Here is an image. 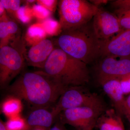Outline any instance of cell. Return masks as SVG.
<instances>
[{
    "mask_svg": "<svg viewBox=\"0 0 130 130\" xmlns=\"http://www.w3.org/2000/svg\"><path fill=\"white\" fill-rule=\"evenodd\" d=\"M67 88L42 71L24 73L8 89L17 98L24 100L37 109L53 104Z\"/></svg>",
    "mask_w": 130,
    "mask_h": 130,
    "instance_id": "1",
    "label": "cell"
},
{
    "mask_svg": "<svg viewBox=\"0 0 130 130\" xmlns=\"http://www.w3.org/2000/svg\"><path fill=\"white\" fill-rule=\"evenodd\" d=\"M54 43L65 53L87 65L101 57V42L89 23L62 31Z\"/></svg>",
    "mask_w": 130,
    "mask_h": 130,
    "instance_id": "2",
    "label": "cell"
},
{
    "mask_svg": "<svg viewBox=\"0 0 130 130\" xmlns=\"http://www.w3.org/2000/svg\"><path fill=\"white\" fill-rule=\"evenodd\" d=\"M43 70L67 88L85 86L90 79L87 64L57 47L48 59Z\"/></svg>",
    "mask_w": 130,
    "mask_h": 130,
    "instance_id": "3",
    "label": "cell"
},
{
    "mask_svg": "<svg viewBox=\"0 0 130 130\" xmlns=\"http://www.w3.org/2000/svg\"><path fill=\"white\" fill-rule=\"evenodd\" d=\"M58 5L61 31L89 23L99 8L85 0H61Z\"/></svg>",
    "mask_w": 130,
    "mask_h": 130,
    "instance_id": "4",
    "label": "cell"
},
{
    "mask_svg": "<svg viewBox=\"0 0 130 130\" xmlns=\"http://www.w3.org/2000/svg\"><path fill=\"white\" fill-rule=\"evenodd\" d=\"M16 40L14 45L0 48V85L5 88L18 75L24 64L26 53L24 42Z\"/></svg>",
    "mask_w": 130,
    "mask_h": 130,
    "instance_id": "5",
    "label": "cell"
},
{
    "mask_svg": "<svg viewBox=\"0 0 130 130\" xmlns=\"http://www.w3.org/2000/svg\"><path fill=\"white\" fill-rule=\"evenodd\" d=\"M108 109L105 102L65 110L61 113L60 121L76 128L77 130H93L96 122Z\"/></svg>",
    "mask_w": 130,
    "mask_h": 130,
    "instance_id": "6",
    "label": "cell"
},
{
    "mask_svg": "<svg viewBox=\"0 0 130 130\" xmlns=\"http://www.w3.org/2000/svg\"><path fill=\"white\" fill-rule=\"evenodd\" d=\"M104 102L101 96L91 93L84 86H71L63 92L51 112L55 118L67 109L95 105Z\"/></svg>",
    "mask_w": 130,
    "mask_h": 130,
    "instance_id": "7",
    "label": "cell"
},
{
    "mask_svg": "<svg viewBox=\"0 0 130 130\" xmlns=\"http://www.w3.org/2000/svg\"><path fill=\"white\" fill-rule=\"evenodd\" d=\"M101 59L94 68L96 78L100 85L130 74V57L108 55Z\"/></svg>",
    "mask_w": 130,
    "mask_h": 130,
    "instance_id": "8",
    "label": "cell"
},
{
    "mask_svg": "<svg viewBox=\"0 0 130 130\" xmlns=\"http://www.w3.org/2000/svg\"><path fill=\"white\" fill-rule=\"evenodd\" d=\"M95 34L101 42L107 41L122 30L118 16L99 7L93 19Z\"/></svg>",
    "mask_w": 130,
    "mask_h": 130,
    "instance_id": "9",
    "label": "cell"
},
{
    "mask_svg": "<svg viewBox=\"0 0 130 130\" xmlns=\"http://www.w3.org/2000/svg\"><path fill=\"white\" fill-rule=\"evenodd\" d=\"M101 57H130V30H124L111 39L101 42Z\"/></svg>",
    "mask_w": 130,
    "mask_h": 130,
    "instance_id": "10",
    "label": "cell"
},
{
    "mask_svg": "<svg viewBox=\"0 0 130 130\" xmlns=\"http://www.w3.org/2000/svg\"><path fill=\"white\" fill-rule=\"evenodd\" d=\"M54 45L53 41L45 39L32 46L25 54V58L28 64L43 69L48 59L54 50Z\"/></svg>",
    "mask_w": 130,
    "mask_h": 130,
    "instance_id": "11",
    "label": "cell"
},
{
    "mask_svg": "<svg viewBox=\"0 0 130 130\" xmlns=\"http://www.w3.org/2000/svg\"><path fill=\"white\" fill-rule=\"evenodd\" d=\"M104 92L111 99L117 113L123 116V107L125 98L118 79H111L105 82L101 85Z\"/></svg>",
    "mask_w": 130,
    "mask_h": 130,
    "instance_id": "12",
    "label": "cell"
},
{
    "mask_svg": "<svg viewBox=\"0 0 130 130\" xmlns=\"http://www.w3.org/2000/svg\"><path fill=\"white\" fill-rule=\"evenodd\" d=\"M95 127L99 130H125L121 117L114 109H108L98 120Z\"/></svg>",
    "mask_w": 130,
    "mask_h": 130,
    "instance_id": "13",
    "label": "cell"
},
{
    "mask_svg": "<svg viewBox=\"0 0 130 130\" xmlns=\"http://www.w3.org/2000/svg\"><path fill=\"white\" fill-rule=\"evenodd\" d=\"M54 118L52 112L45 108H37L31 113L26 122L30 129L46 130L52 126Z\"/></svg>",
    "mask_w": 130,
    "mask_h": 130,
    "instance_id": "14",
    "label": "cell"
},
{
    "mask_svg": "<svg viewBox=\"0 0 130 130\" xmlns=\"http://www.w3.org/2000/svg\"><path fill=\"white\" fill-rule=\"evenodd\" d=\"M19 26L17 21L8 19L5 14L1 17L0 41L1 47L8 45L9 41L19 32Z\"/></svg>",
    "mask_w": 130,
    "mask_h": 130,
    "instance_id": "15",
    "label": "cell"
},
{
    "mask_svg": "<svg viewBox=\"0 0 130 130\" xmlns=\"http://www.w3.org/2000/svg\"><path fill=\"white\" fill-rule=\"evenodd\" d=\"M21 100L17 98H11L5 101L3 104L2 111L9 118L18 116L22 109Z\"/></svg>",
    "mask_w": 130,
    "mask_h": 130,
    "instance_id": "16",
    "label": "cell"
},
{
    "mask_svg": "<svg viewBox=\"0 0 130 130\" xmlns=\"http://www.w3.org/2000/svg\"><path fill=\"white\" fill-rule=\"evenodd\" d=\"M21 1L19 0H1L0 4H2L3 7L9 13L12 19L20 22L18 18V12L20 8Z\"/></svg>",
    "mask_w": 130,
    "mask_h": 130,
    "instance_id": "17",
    "label": "cell"
},
{
    "mask_svg": "<svg viewBox=\"0 0 130 130\" xmlns=\"http://www.w3.org/2000/svg\"><path fill=\"white\" fill-rule=\"evenodd\" d=\"M7 130H29L30 129L27 122L19 116L9 118L5 123Z\"/></svg>",
    "mask_w": 130,
    "mask_h": 130,
    "instance_id": "18",
    "label": "cell"
},
{
    "mask_svg": "<svg viewBox=\"0 0 130 130\" xmlns=\"http://www.w3.org/2000/svg\"><path fill=\"white\" fill-rule=\"evenodd\" d=\"M46 33L42 25H34L28 28L27 35L29 41L31 39L32 41H37L43 39Z\"/></svg>",
    "mask_w": 130,
    "mask_h": 130,
    "instance_id": "19",
    "label": "cell"
},
{
    "mask_svg": "<svg viewBox=\"0 0 130 130\" xmlns=\"http://www.w3.org/2000/svg\"><path fill=\"white\" fill-rule=\"evenodd\" d=\"M115 14L118 16L122 30H130V9Z\"/></svg>",
    "mask_w": 130,
    "mask_h": 130,
    "instance_id": "20",
    "label": "cell"
},
{
    "mask_svg": "<svg viewBox=\"0 0 130 130\" xmlns=\"http://www.w3.org/2000/svg\"><path fill=\"white\" fill-rule=\"evenodd\" d=\"M42 25L46 33L50 35L55 33L58 29L61 30L59 23L51 19L47 20Z\"/></svg>",
    "mask_w": 130,
    "mask_h": 130,
    "instance_id": "21",
    "label": "cell"
},
{
    "mask_svg": "<svg viewBox=\"0 0 130 130\" xmlns=\"http://www.w3.org/2000/svg\"><path fill=\"white\" fill-rule=\"evenodd\" d=\"M115 13L130 9V0H117L111 2Z\"/></svg>",
    "mask_w": 130,
    "mask_h": 130,
    "instance_id": "22",
    "label": "cell"
},
{
    "mask_svg": "<svg viewBox=\"0 0 130 130\" xmlns=\"http://www.w3.org/2000/svg\"><path fill=\"white\" fill-rule=\"evenodd\" d=\"M31 14L30 10L25 7L20 8L18 12L19 20L24 23H28L30 20Z\"/></svg>",
    "mask_w": 130,
    "mask_h": 130,
    "instance_id": "23",
    "label": "cell"
},
{
    "mask_svg": "<svg viewBox=\"0 0 130 130\" xmlns=\"http://www.w3.org/2000/svg\"><path fill=\"white\" fill-rule=\"evenodd\" d=\"M33 13L40 19L47 18L50 14L49 11L46 8L40 5H35L33 7Z\"/></svg>",
    "mask_w": 130,
    "mask_h": 130,
    "instance_id": "24",
    "label": "cell"
},
{
    "mask_svg": "<svg viewBox=\"0 0 130 130\" xmlns=\"http://www.w3.org/2000/svg\"><path fill=\"white\" fill-rule=\"evenodd\" d=\"M124 94L130 93V74L119 79Z\"/></svg>",
    "mask_w": 130,
    "mask_h": 130,
    "instance_id": "25",
    "label": "cell"
},
{
    "mask_svg": "<svg viewBox=\"0 0 130 130\" xmlns=\"http://www.w3.org/2000/svg\"><path fill=\"white\" fill-rule=\"evenodd\" d=\"M38 5H41L42 6L46 8L49 11H53L56 7L58 1H46V0H41L37 1Z\"/></svg>",
    "mask_w": 130,
    "mask_h": 130,
    "instance_id": "26",
    "label": "cell"
},
{
    "mask_svg": "<svg viewBox=\"0 0 130 130\" xmlns=\"http://www.w3.org/2000/svg\"><path fill=\"white\" fill-rule=\"evenodd\" d=\"M123 115L127 119L130 125V94L125 98L123 105Z\"/></svg>",
    "mask_w": 130,
    "mask_h": 130,
    "instance_id": "27",
    "label": "cell"
},
{
    "mask_svg": "<svg viewBox=\"0 0 130 130\" xmlns=\"http://www.w3.org/2000/svg\"><path fill=\"white\" fill-rule=\"evenodd\" d=\"M89 1L96 6L99 7L101 5L106 4L109 1H107V0H94V1Z\"/></svg>",
    "mask_w": 130,
    "mask_h": 130,
    "instance_id": "28",
    "label": "cell"
},
{
    "mask_svg": "<svg viewBox=\"0 0 130 130\" xmlns=\"http://www.w3.org/2000/svg\"><path fill=\"white\" fill-rule=\"evenodd\" d=\"M50 130H66L64 126V124L61 122L57 123Z\"/></svg>",
    "mask_w": 130,
    "mask_h": 130,
    "instance_id": "29",
    "label": "cell"
},
{
    "mask_svg": "<svg viewBox=\"0 0 130 130\" xmlns=\"http://www.w3.org/2000/svg\"><path fill=\"white\" fill-rule=\"evenodd\" d=\"M0 130H7L5 126V123L1 120L0 121Z\"/></svg>",
    "mask_w": 130,
    "mask_h": 130,
    "instance_id": "30",
    "label": "cell"
},
{
    "mask_svg": "<svg viewBox=\"0 0 130 130\" xmlns=\"http://www.w3.org/2000/svg\"><path fill=\"white\" fill-rule=\"evenodd\" d=\"M27 1L28 2L32 3L34 2L35 1Z\"/></svg>",
    "mask_w": 130,
    "mask_h": 130,
    "instance_id": "31",
    "label": "cell"
},
{
    "mask_svg": "<svg viewBox=\"0 0 130 130\" xmlns=\"http://www.w3.org/2000/svg\"><path fill=\"white\" fill-rule=\"evenodd\" d=\"M34 130H46L45 129H36Z\"/></svg>",
    "mask_w": 130,
    "mask_h": 130,
    "instance_id": "32",
    "label": "cell"
}]
</instances>
